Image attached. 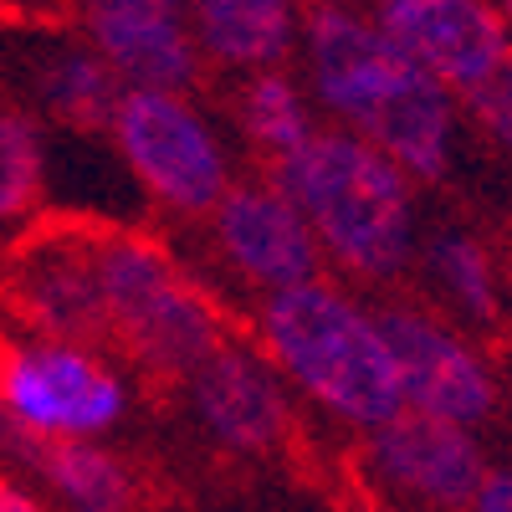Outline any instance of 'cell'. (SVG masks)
<instances>
[{
  "instance_id": "cell-12",
  "label": "cell",
  "mask_w": 512,
  "mask_h": 512,
  "mask_svg": "<svg viewBox=\"0 0 512 512\" xmlns=\"http://www.w3.org/2000/svg\"><path fill=\"white\" fill-rule=\"evenodd\" d=\"M216 246L241 277L272 292L318 277V236L277 185H231L216 205Z\"/></svg>"
},
{
  "instance_id": "cell-8",
  "label": "cell",
  "mask_w": 512,
  "mask_h": 512,
  "mask_svg": "<svg viewBox=\"0 0 512 512\" xmlns=\"http://www.w3.org/2000/svg\"><path fill=\"white\" fill-rule=\"evenodd\" d=\"M11 297L21 318L36 323L52 344L88 349L113 338L98 277V236H36L11 267Z\"/></svg>"
},
{
  "instance_id": "cell-13",
  "label": "cell",
  "mask_w": 512,
  "mask_h": 512,
  "mask_svg": "<svg viewBox=\"0 0 512 512\" xmlns=\"http://www.w3.org/2000/svg\"><path fill=\"white\" fill-rule=\"evenodd\" d=\"M190 400L210 436L231 451L267 456L287 441L292 410L272 374V364L251 349L221 344L195 374H190Z\"/></svg>"
},
{
  "instance_id": "cell-5",
  "label": "cell",
  "mask_w": 512,
  "mask_h": 512,
  "mask_svg": "<svg viewBox=\"0 0 512 512\" xmlns=\"http://www.w3.org/2000/svg\"><path fill=\"white\" fill-rule=\"evenodd\" d=\"M113 139L128 169L144 180L149 195L164 205L200 216L216 210L226 185V149L210 134V123L180 93H139L128 88L113 113Z\"/></svg>"
},
{
  "instance_id": "cell-1",
  "label": "cell",
  "mask_w": 512,
  "mask_h": 512,
  "mask_svg": "<svg viewBox=\"0 0 512 512\" xmlns=\"http://www.w3.org/2000/svg\"><path fill=\"white\" fill-rule=\"evenodd\" d=\"M308 77L318 103L379 149L405 180H441L456 144L451 93L410 52L349 6H313L303 26Z\"/></svg>"
},
{
  "instance_id": "cell-15",
  "label": "cell",
  "mask_w": 512,
  "mask_h": 512,
  "mask_svg": "<svg viewBox=\"0 0 512 512\" xmlns=\"http://www.w3.org/2000/svg\"><path fill=\"white\" fill-rule=\"evenodd\" d=\"M36 88H41V103L72 128H113V113L123 103V88L108 72V62L98 52H82V47L52 52L41 62Z\"/></svg>"
},
{
  "instance_id": "cell-9",
  "label": "cell",
  "mask_w": 512,
  "mask_h": 512,
  "mask_svg": "<svg viewBox=\"0 0 512 512\" xmlns=\"http://www.w3.org/2000/svg\"><path fill=\"white\" fill-rule=\"evenodd\" d=\"M374 26L400 52H410L446 93L482 88L512 57L502 16L477 0H384L374 6Z\"/></svg>"
},
{
  "instance_id": "cell-21",
  "label": "cell",
  "mask_w": 512,
  "mask_h": 512,
  "mask_svg": "<svg viewBox=\"0 0 512 512\" xmlns=\"http://www.w3.org/2000/svg\"><path fill=\"white\" fill-rule=\"evenodd\" d=\"M477 512H512V472H492L477 492Z\"/></svg>"
},
{
  "instance_id": "cell-2",
  "label": "cell",
  "mask_w": 512,
  "mask_h": 512,
  "mask_svg": "<svg viewBox=\"0 0 512 512\" xmlns=\"http://www.w3.org/2000/svg\"><path fill=\"white\" fill-rule=\"evenodd\" d=\"M272 185L297 205L318 246L359 277H395L415 251L410 180L354 134H313L277 159Z\"/></svg>"
},
{
  "instance_id": "cell-22",
  "label": "cell",
  "mask_w": 512,
  "mask_h": 512,
  "mask_svg": "<svg viewBox=\"0 0 512 512\" xmlns=\"http://www.w3.org/2000/svg\"><path fill=\"white\" fill-rule=\"evenodd\" d=\"M0 512H41V502H36L31 492H21L16 482L0 477Z\"/></svg>"
},
{
  "instance_id": "cell-20",
  "label": "cell",
  "mask_w": 512,
  "mask_h": 512,
  "mask_svg": "<svg viewBox=\"0 0 512 512\" xmlns=\"http://www.w3.org/2000/svg\"><path fill=\"white\" fill-rule=\"evenodd\" d=\"M466 103H472L477 123L487 128V134H492L507 154H512V57L482 82V88L466 93Z\"/></svg>"
},
{
  "instance_id": "cell-7",
  "label": "cell",
  "mask_w": 512,
  "mask_h": 512,
  "mask_svg": "<svg viewBox=\"0 0 512 512\" xmlns=\"http://www.w3.org/2000/svg\"><path fill=\"white\" fill-rule=\"evenodd\" d=\"M374 323H379L384 349L395 359L400 395L415 415L461 425V431L472 420L492 415V405H497L492 369L482 364V354L466 338H456L446 323L425 318L415 308H379Z\"/></svg>"
},
{
  "instance_id": "cell-16",
  "label": "cell",
  "mask_w": 512,
  "mask_h": 512,
  "mask_svg": "<svg viewBox=\"0 0 512 512\" xmlns=\"http://www.w3.org/2000/svg\"><path fill=\"white\" fill-rule=\"evenodd\" d=\"M36 472H47V482L72 512H128L134 507V477L93 441H47Z\"/></svg>"
},
{
  "instance_id": "cell-3",
  "label": "cell",
  "mask_w": 512,
  "mask_h": 512,
  "mask_svg": "<svg viewBox=\"0 0 512 512\" xmlns=\"http://www.w3.org/2000/svg\"><path fill=\"white\" fill-rule=\"evenodd\" d=\"M262 338L277 369L338 420L379 431L405 410L395 359L379 338L374 313L323 282L272 292L262 303Z\"/></svg>"
},
{
  "instance_id": "cell-11",
  "label": "cell",
  "mask_w": 512,
  "mask_h": 512,
  "mask_svg": "<svg viewBox=\"0 0 512 512\" xmlns=\"http://www.w3.org/2000/svg\"><path fill=\"white\" fill-rule=\"evenodd\" d=\"M88 41L108 72L139 93H180L200 67L190 16L164 0H98L88 6Z\"/></svg>"
},
{
  "instance_id": "cell-4",
  "label": "cell",
  "mask_w": 512,
  "mask_h": 512,
  "mask_svg": "<svg viewBox=\"0 0 512 512\" xmlns=\"http://www.w3.org/2000/svg\"><path fill=\"white\" fill-rule=\"evenodd\" d=\"M98 277L113 338L154 374H195L221 338V318L144 236H98Z\"/></svg>"
},
{
  "instance_id": "cell-14",
  "label": "cell",
  "mask_w": 512,
  "mask_h": 512,
  "mask_svg": "<svg viewBox=\"0 0 512 512\" xmlns=\"http://www.w3.org/2000/svg\"><path fill=\"white\" fill-rule=\"evenodd\" d=\"M190 31L226 67H277L297 41V11L282 0H200Z\"/></svg>"
},
{
  "instance_id": "cell-6",
  "label": "cell",
  "mask_w": 512,
  "mask_h": 512,
  "mask_svg": "<svg viewBox=\"0 0 512 512\" xmlns=\"http://www.w3.org/2000/svg\"><path fill=\"white\" fill-rule=\"evenodd\" d=\"M0 410L41 441H82L123 415V384L88 349L36 344L0 364Z\"/></svg>"
},
{
  "instance_id": "cell-23",
  "label": "cell",
  "mask_w": 512,
  "mask_h": 512,
  "mask_svg": "<svg viewBox=\"0 0 512 512\" xmlns=\"http://www.w3.org/2000/svg\"><path fill=\"white\" fill-rule=\"evenodd\" d=\"M497 16H502V26H507V31H512V0H507V6H502V11H497Z\"/></svg>"
},
{
  "instance_id": "cell-10",
  "label": "cell",
  "mask_w": 512,
  "mask_h": 512,
  "mask_svg": "<svg viewBox=\"0 0 512 512\" xmlns=\"http://www.w3.org/2000/svg\"><path fill=\"white\" fill-rule=\"evenodd\" d=\"M369 472L395 497L436 512L477 502L487 482L477 441L461 425L415 415V410H400L390 425H379L369 436Z\"/></svg>"
},
{
  "instance_id": "cell-18",
  "label": "cell",
  "mask_w": 512,
  "mask_h": 512,
  "mask_svg": "<svg viewBox=\"0 0 512 512\" xmlns=\"http://www.w3.org/2000/svg\"><path fill=\"white\" fill-rule=\"evenodd\" d=\"M241 118H246V134L272 149L277 159L297 154L313 139V123H308V103L297 93V82H287L282 72H256L251 88L241 93Z\"/></svg>"
},
{
  "instance_id": "cell-17",
  "label": "cell",
  "mask_w": 512,
  "mask_h": 512,
  "mask_svg": "<svg viewBox=\"0 0 512 512\" xmlns=\"http://www.w3.org/2000/svg\"><path fill=\"white\" fill-rule=\"evenodd\" d=\"M425 272L441 287V297L472 323H492L497 318V272L492 256L466 236V231H441L425 246Z\"/></svg>"
},
{
  "instance_id": "cell-19",
  "label": "cell",
  "mask_w": 512,
  "mask_h": 512,
  "mask_svg": "<svg viewBox=\"0 0 512 512\" xmlns=\"http://www.w3.org/2000/svg\"><path fill=\"white\" fill-rule=\"evenodd\" d=\"M41 164V128L26 113H0V221L36 205Z\"/></svg>"
}]
</instances>
